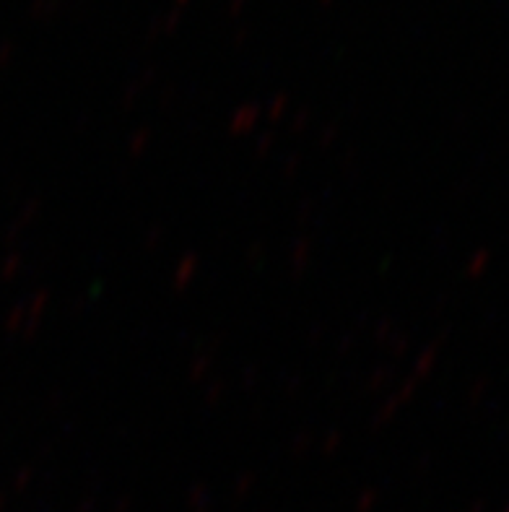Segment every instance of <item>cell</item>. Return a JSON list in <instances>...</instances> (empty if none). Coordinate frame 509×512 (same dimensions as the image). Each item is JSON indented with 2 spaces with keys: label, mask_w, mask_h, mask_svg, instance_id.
<instances>
[]
</instances>
